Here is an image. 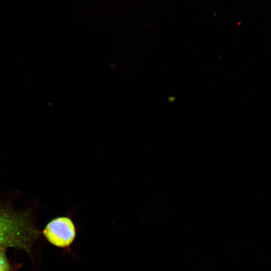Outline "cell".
<instances>
[{"label":"cell","instance_id":"cell-1","mask_svg":"<svg viewBox=\"0 0 271 271\" xmlns=\"http://www.w3.org/2000/svg\"><path fill=\"white\" fill-rule=\"evenodd\" d=\"M38 234L28 213L0 208V250L15 247L29 252Z\"/></svg>","mask_w":271,"mask_h":271},{"label":"cell","instance_id":"cell-2","mask_svg":"<svg viewBox=\"0 0 271 271\" xmlns=\"http://www.w3.org/2000/svg\"><path fill=\"white\" fill-rule=\"evenodd\" d=\"M43 234L52 244L60 248L70 247L76 235V226L68 216H60L49 222Z\"/></svg>","mask_w":271,"mask_h":271},{"label":"cell","instance_id":"cell-3","mask_svg":"<svg viewBox=\"0 0 271 271\" xmlns=\"http://www.w3.org/2000/svg\"><path fill=\"white\" fill-rule=\"evenodd\" d=\"M9 264L4 250H0V271H9Z\"/></svg>","mask_w":271,"mask_h":271}]
</instances>
